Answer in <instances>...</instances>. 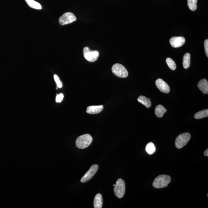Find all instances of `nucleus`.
<instances>
[{
  "label": "nucleus",
  "mask_w": 208,
  "mask_h": 208,
  "mask_svg": "<svg viewBox=\"0 0 208 208\" xmlns=\"http://www.w3.org/2000/svg\"><path fill=\"white\" fill-rule=\"evenodd\" d=\"M171 180L170 176L161 175L156 177L153 182V185L156 189L163 188L167 187Z\"/></svg>",
  "instance_id": "f257e3e1"
},
{
  "label": "nucleus",
  "mask_w": 208,
  "mask_h": 208,
  "mask_svg": "<svg viewBox=\"0 0 208 208\" xmlns=\"http://www.w3.org/2000/svg\"><path fill=\"white\" fill-rule=\"evenodd\" d=\"M92 141L93 138L91 135L88 134L83 135L77 139L76 146L79 149L87 148L90 145Z\"/></svg>",
  "instance_id": "f03ea898"
},
{
  "label": "nucleus",
  "mask_w": 208,
  "mask_h": 208,
  "mask_svg": "<svg viewBox=\"0 0 208 208\" xmlns=\"http://www.w3.org/2000/svg\"><path fill=\"white\" fill-rule=\"evenodd\" d=\"M125 183L124 181L121 179H118L114 189V192L116 197L118 198H122L125 193Z\"/></svg>",
  "instance_id": "7ed1b4c3"
},
{
  "label": "nucleus",
  "mask_w": 208,
  "mask_h": 208,
  "mask_svg": "<svg viewBox=\"0 0 208 208\" xmlns=\"http://www.w3.org/2000/svg\"><path fill=\"white\" fill-rule=\"evenodd\" d=\"M190 138L191 135L189 133H184L179 135L175 140L176 147L178 149L182 148L189 142Z\"/></svg>",
  "instance_id": "20e7f679"
},
{
  "label": "nucleus",
  "mask_w": 208,
  "mask_h": 208,
  "mask_svg": "<svg viewBox=\"0 0 208 208\" xmlns=\"http://www.w3.org/2000/svg\"><path fill=\"white\" fill-rule=\"evenodd\" d=\"M112 72L115 75L121 78H125L128 77V71L123 65L119 63L115 64L112 67Z\"/></svg>",
  "instance_id": "39448f33"
},
{
  "label": "nucleus",
  "mask_w": 208,
  "mask_h": 208,
  "mask_svg": "<svg viewBox=\"0 0 208 208\" xmlns=\"http://www.w3.org/2000/svg\"><path fill=\"white\" fill-rule=\"evenodd\" d=\"M83 55L88 61L94 62L99 58V52L97 51H91L89 48L86 47L83 49Z\"/></svg>",
  "instance_id": "423d86ee"
},
{
  "label": "nucleus",
  "mask_w": 208,
  "mask_h": 208,
  "mask_svg": "<svg viewBox=\"0 0 208 208\" xmlns=\"http://www.w3.org/2000/svg\"><path fill=\"white\" fill-rule=\"evenodd\" d=\"M77 20V18L73 13L67 12L64 13L59 19V22L62 26L69 24Z\"/></svg>",
  "instance_id": "0eeeda50"
},
{
  "label": "nucleus",
  "mask_w": 208,
  "mask_h": 208,
  "mask_svg": "<svg viewBox=\"0 0 208 208\" xmlns=\"http://www.w3.org/2000/svg\"><path fill=\"white\" fill-rule=\"evenodd\" d=\"M99 168V165L97 164H94L91 166L88 171L81 179V182L85 183L90 180L97 172Z\"/></svg>",
  "instance_id": "6e6552de"
},
{
  "label": "nucleus",
  "mask_w": 208,
  "mask_h": 208,
  "mask_svg": "<svg viewBox=\"0 0 208 208\" xmlns=\"http://www.w3.org/2000/svg\"><path fill=\"white\" fill-rule=\"evenodd\" d=\"M185 40L183 37H173L170 39V43L173 48H177L185 44Z\"/></svg>",
  "instance_id": "1a4fd4ad"
},
{
  "label": "nucleus",
  "mask_w": 208,
  "mask_h": 208,
  "mask_svg": "<svg viewBox=\"0 0 208 208\" xmlns=\"http://www.w3.org/2000/svg\"><path fill=\"white\" fill-rule=\"evenodd\" d=\"M157 87L161 92L168 93L170 91V88L168 84L161 79H157L155 82Z\"/></svg>",
  "instance_id": "9d476101"
},
{
  "label": "nucleus",
  "mask_w": 208,
  "mask_h": 208,
  "mask_svg": "<svg viewBox=\"0 0 208 208\" xmlns=\"http://www.w3.org/2000/svg\"><path fill=\"white\" fill-rule=\"evenodd\" d=\"M200 90L204 94L208 93V82L207 79H203L200 81L197 84Z\"/></svg>",
  "instance_id": "9b49d317"
},
{
  "label": "nucleus",
  "mask_w": 208,
  "mask_h": 208,
  "mask_svg": "<svg viewBox=\"0 0 208 208\" xmlns=\"http://www.w3.org/2000/svg\"><path fill=\"white\" fill-rule=\"evenodd\" d=\"M103 109V105L89 106L87 108V112L89 114H96L101 112Z\"/></svg>",
  "instance_id": "f8f14e48"
},
{
  "label": "nucleus",
  "mask_w": 208,
  "mask_h": 208,
  "mask_svg": "<svg viewBox=\"0 0 208 208\" xmlns=\"http://www.w3.org/2000/svg\"><path fill=\"white\" fill-rule=\"evenodd\" d=\"M167 111V109L161 104H159L156 106L155 109V114L157 117L162 118Z\"/></svg>",
  "instance_id": "ddd939ff"
},
{
  "label": "nucleus",
  "mask_w": 208,
  "mask_h": 208,
  "mask_svg": "<svg viewBox=\"0 0 208 208\" xmlns=\"http://www.w3.org/2000/svg\"><path fill=\"white\" fill-rule=\"evenodd\" d=\"M103 199L102 195L100 194H96L94 200V208H101L102 207Z\"/></svg>",
  "instance_id": "4468645a"
},
{
  "label": "nucleus",
  "mask_w": 208,
  "mask_h": 208,
  "mask_svg": "<svg viewBox=\"0 0 208 208\" xmlns=\"http://www.w3.org/2000/svg\"><path fill=\"white\" fill-rule=\"evenodd\" d=\"M150 99H148L145 96H140L138 98V101L147 108H149L152 106V103Z\"/></svg>",
  "instance_id": "2eb2a0df"
},
{
  "label": "nucleus",
  "mask_w": 208,
  "mask_h": 208,
  "mask_svg": "<svg viewBox=\"0 0 208 208\" xmlns=\"http://www.w3.org/2000/svg\"><path fill=\"white\" fill-rule=\"evenodd\" d=\"M27 4L30 7L33 9L40 10L42 9L41 5L40 3L37 2L34 0H25Z\"/></svg>",
  "instance_id": "dca6fc26"
},
{
  "label": "nucleus",
  "mask_w": 208,
  "mask_h": 208,
  "mask_svg": "<svg viewBox=\"0 0 208 208\" xmlns=\"http://www.w3.org/2000/svg\"><path fill=\"white\" fill-rule=\"evenodd\" d=\"M190 65V55L186 53L184 55L183 59V65L184 68H189Z\"/></svg>",
  "instance_id": "f3484780"
},
{
  "label": "nucleus",
  "mask_w": 208,
  "mask_h": 208,
  "mask_svg": "<svg viewBox=\"0 0 208 208\" xmlns=\"http://www.w3.org/2000/svg\"><path fill=\"white\" fill-rule=\"evenodd\" d=\"M208 109H206L202 110L195 113V115H194V118L195 119H200L208 117Z\"/></svg>",
  "instance_id": "a211bd4d"
},
{
  "label": "nucleus",
  "mask_w": 208,
  "mask_h": 208,
  "mask_svg": "<svg viewBox=\"0 0 208 208\" xmlns=\"http://www.w3.org/2000/svg\"><path fill=\"white\" fill-rule=\"evenodd\" d=\"M156 148L153 143L150 142L147 144L146 147V151L149 155L153 154L154 153Z\"/></svg>",
  "instance_id": "6ab92c4d"
},
{
  "label": "nucleus",
  "mask_w": 208,
  "mask_h": 208,
  "mask_svg": "<svg viewBox=\"0 0 208 208\" xmlns=\"http://www.w3.org/2000/svg\"><path fill=\"white\" fill-rule=\"evenodd\" d=\"M197 0H187V5L191 11H195L197 8Z\"/></svg>",
  "instance_id": "aec40b11"
},
{
  "label": "nucleus",
  "mask_w": 208,
  "mask_h": 208,
  "mask_svg": "<svg viewBox=\"0 0 208 208\" xmlns=\"http://www.w3.org/2000/svg\"><path fill=\"white\" fill-rule=\"evenodd\" d=\"M167 65L169 68L172 70H175L177 68V66L174 61L170 57H168L166 60Z\"/></svg>",
  "instance_id": "412c9836"
},
{
  "label": "nucleus",
  "mask_w": 208,
  "mask_h": 208,
  "mask_svg": "<svg viewBox=\"0 0 208 208\" xmlns=\"http://www.w3.org/2000/svg\"><path fill=\"white\" fill-rule=\"evenodd\" d=\"M54 78L55 79L57 87L58 88H62V83L61 81L60 78L58 76L56 75V74H55L54 75Z\"/></svg>",
  "instance_id": "4be33fe9"
},
{
  "label": "nucleus",
  "mask_w": 208,
  "mask_h": 208,
  "mask_svg": "<svg viewBox=\"0 0 208 208\" xmlns=\"http://www.w3.org/2000/svg\"><path fill=\"white\" fill-rule=\"evenodd\" d=\"M64 96L63 94L60 93V94H57L56 99V101L57 103H61L62 102V100L63 99Z\"/></svg>",
  "instance_id": "5701e85b"
},
{
  "label": "nucleus",
  "mask_w": 208,
  "mask_h": 208,
  "mask_svg": "<svg viewBox=\"0 0 208 208\" xmlns=\"http://www.w3.org/2000/svg\"><path fill=\"white\" fill-rule=\"evenodd\" d=\"M204 48L206 56L208 57V40H206L204 41Z\"/></svg>",
  "instance_id": "b1692460"
},
{
  "label": "nucleus",
  "mask_w": 208,
  "mask_h": 208,
  "mask_svg": "<svg viewBox=\"0 0 208 208\" xmlns=\"http://www.w3.org/2000/svg\"><path fill=\"white\" fill-rule=\"evenodd\" d=\"M204 154L205 156H208V149H207V150H205V151L204 152Z\"/></svg>",
  "instance_id": "393cba45"
},
{
  "label": "nucleus",
  "mask_w": 208,
  "mask_h": 208,
  "mask_svg": "<svg viewBox=\"0 0 208 208\" xmlns=\"http://www.w3.org/2000/svg\"><path fill=\"white\" fill-rule=\"evenodd\" d=\"M115 185H113V186L115 187Z\"/></svg>",
  "instance_id": "a878e982"
}]
</instances>
